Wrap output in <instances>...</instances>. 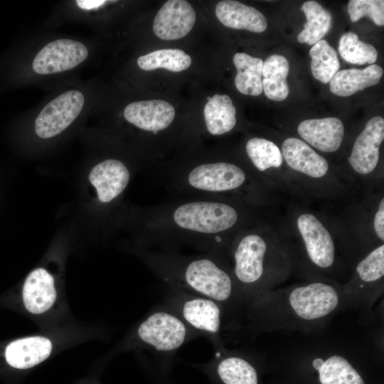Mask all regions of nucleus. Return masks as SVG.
<instances>
[{
  "label": "nucleus",
  "mask_w": 384,
  "mask_h": 384,
  "mask_svg": "<svg viewBox=\"0 0 384 384\" xmlns=\"http://www.w3.org/2000/svg\"><path fill=\"white\" fill-rule=\"evenodd\" d=\"M247 205L230 198L181 197L144 208L139 214V232L151 249L190 247L227 255L235 235L255 223Z\"/></svg>",
  "instance_id": "f257e3e1"
},
{
  "label": "nucleus",
  "mask_w": 384,
  "mask_h": 384,
  "mask_svg": "<svg viewBox=\"0 0 384 384\" xmlns=\"http://www.w3.org/2000/svg\"><path fill=\"white\" fill-rule=\"evenodd\" d=\"M342 309L341 284L323 280L274 289L246 306L252 328L259 331H313Z\"/></svg>",
  "instance_id": "f03ea898"
},
{
  "label": "nucleus",
  "mask_w": 384,
  "mask_h": 384,
  "mask_svg": "<svg viewBox=\"0 0 384 384\" xmlns=\"http://www.w3.org/2000/svg\"><path fill=\"white\" fill-rule=\"evenodd\" d=\"M143 260L169 287L210 298L225 309L244 306L227 255L203 252L186 255L176 251L144 250Z\"/></svg>",
  "instance_id": "7ed1b4c3"
},
{
  "label": "nucleus",
  "mask_w": 384,
  "mask_h": 384,
  "mask_svg": "<svg viewBox=\"0 0 384 384\" xmlns=\"http://www.w3.org/2000/svg\"><path fill=\"white\" fill-rule=\"evenodd\" d=\"M255 224V223H254ZM251 225L238 233L227 250L245 306L275 289L289 272L290 260L267 236Z\"/></svg>",
  "instance_id": "20e7f679"
},
{
  "label": "nucleus",
  "mask_w": 384,
  "mask_h": 384,
  "mask_svg": "<svg viewBox=\"0 0 384 384\" xmlns=\"http://www.w3.org/2000/svg\"><path fill=\"white\" fill-rule=\"evenodd\" d=\"M160 174L166 188L179 197L230 198L250 206L257 199L258 183L253 173L232 161H191Z\"/></svg>",
  "instance_id": "39448f33"
},
{
  "label": "nucleus",
  "mask_w": 384,
  "mask_h": 384,
  "mask_svg": "<svg viewBox=\"0 0 384 384\" xmlns=\"http://www.w3.org/2000/svg\"><path fill=\"white\" fill-rule=\"evenodd\" d=\"M362 348L348 341L322 339L294 348L310 361L320 384H366L351 361Z\"/></svg>",
  "instance_id": "423d86ee"
},
{
  "label": "nucleus",
  "mask_w": 384,
  "mask_h": 384,
  "mask_svg": "<svg viewBox=\"0 0 384 384\" xmlns=\"http://www.w3.org/2000/svg\"><path fill=\"white\" fill-rule=\"evenodd\" d=\"M297 228L302 240L300 262L306 270L308 280L331 282L327 276L336 270L337 255L329 230L311 213H303L297 217Z\"/></svg>",
  "instance_id": "0eeeda50"
},
{
  "label": "nucleus",
  "mask_w": 384,
  "mask_h": 384,
  "mask_svg": "<svg viewBox=\"0 0 384 384\" xmlns=\"http://www.w3.org/2000/svg\"><path fill=\"white\" fill-rule=\"evenodd\" d=\"M384 245L370 250L356 264L352 276L341 284L343 309L369 315L383 292Z\"/></svg>",
  "instance_id": "6e6552de"
},
{
  "label": "nucleus",
  "mask_w": 384,
  "mask_h": 384,
  "mask_svg": "<svg viewBox=\"0 0 384 384\" xmlns=\"http://www.w3.org/2000/svg\"><path fill=\"white\" fill-rule=\"evenodd\" d=\"M173 312L164 309L150 314L137 326L133 345L161 353L177 350L198 335Z\"/></svg>",
  "instance_id": "1a4fd4ad"
},
{
  "label": "nucleus",
  "mask_w": 384,
  "mask_h": 384,
  "mask_svg": "<svg viewBox=\"0 0 384 384\" xmlns=\"http://www.w3.org/2000/svg\"><path fill=\"white\" fill-rule=\"evenodd\" d=\"M164 309L178 316L199 334L216 337L221 329L225 308L203 296L169 287Z\"/></svg>",
  "instance_id": "9d476101"
},
{
  "label": "nucleus",
  "mask_w": 384,
  "mask_h": 384,
  "mask_svg": "<svg viewBox=\"0 0 384 384\" xmlns=\"http://www.w3.org/2000/svg\"><path fill=\"white\" fill-rule=\"evenodd\" d=\"M85 102L83 94L72 90L49 102L35 120V132L43 139L56 136L68 127L81 112Z\"/></svg>",
  "instance_id": "9b49d317"
},
{
  "label": "nucleus",
  "mask_w": 384,
  "mask_h": 384,
  "mask_svg": "<svg viewBox=\"0 0 384 384\" xmlns=\"http://www.w3.org/2000/svg\"><path fill=\"white\" fill-rule=\"evenodd\" d=\"M21 297L26 311L36 317L51 314L60 302L55 278L43 267L36 268L28 274L22 287Z\"/></svg>",
  "instance_id": "f8f14e48"
},
{
  "label": "nucleus",
  "mask_w": 384,
  "mask_h": 384,
  "mask_svg": "<svg viewBox=\"0 0 384 384\" xmlns=\"http://www.w3.org/2000/svg\"><path fill=\"white\" fill-rule=\"evenodd\" d=\"M88 56L87 47L81 42L61 38L47 43L32 63L34 72L48 75L75 68Z\"/></svg>",
  "instance_id": "ddd939ff"
},
{
  "label": "nucleus",
  "mask_w": 384,
  "mask_h": 384,
  "mask_svg": "<svg viewBox=\"0 0 384 384\" xmlns=\"http://www.w3.org/2000/svg\"><path fill=\"white\" fill-rule=\"evenodd\" d=\"M384 139V119L375 116L366 123L356 138L348 160L351 169L361 176L371 174L380 159V147Z\"/></svg>",
  "instance_id": "4468645a"
},
{
  "label": "nucleus",
  "mask_w": 384,
  "mask_h": 384,
  "mask_svg": "<svg viewBox=\"0 0 384 384\" xmlns=\"http://www.w3.org/2000/svg\"><path fill=\"white\" fill-rule=\"evenodd\" d=\"M58 340L50 335L28 336L11 341L4 349L9 366L16 369H28L46 360L58 348Z\"/></svg>",
  "instance_id": "2eb2a0df"
},
{
  "label": "nucleus",
  "mask_w": 384,
  "mask_h": 384,
  "mask_svg": "<svg viewBox=\"0 0 384 384\" xmlns=\"http://www.w3.org/2000/svg\"><path fill=\"white\" fill-rule=\"evenodd\" d=\"M196 18L195 10L188 1L169 0L163 4L156 14L153 31L160 39L177 40L191 31Z\"/></svg>",
  "instance_id": "dca6fc26"
},
{
  "label": "nucleus",
  "mask_w": 384,
  "mask_h": 384,
  "mask_svg": "<svg viewBox=\"0 0 384 384\" xmlns=\"http://www.w3.org/2000/svg\"><path fill=\"white\" fill-rule=\"evenodd\" d=\"M123 114L130 124L156 136L171 126L175 117V110L166 101L150 100L129 104Z\"/></svg>",
  "instance_id": "f3484780"
},
{
  "label": "nucleus",
  "mask_w": 384,
  "mask_h": 384,
  "mask_svg": "<svg viewBox=\"0 0 384 384\" xmlns=\"http://www.w3.org/2000/svg\"><path fill=\"white\" fill-rule=\"evenodd\" d=\"M130 178L128 166L116 159L100 162L89 174L90 182L95 188L97 198L102 203H110L119 198L128 186Z\"/></svg>",
  "instance_id": "a211bd4d"
},
{
  "label": "nucleus",
  "mask_w": 384,
  "mask_h": 384,
  "mask_svg": "<svg viewBox=\"0 0 384 384\" xmlns=\"http://www.w3.org/2000/svg\"><path fill=\"white\" fill-rule=\"evenodd\" d=\"M281 152L287 165L299 174L315 180L322 179L329 174L327 160L300 139H284Z\"/></svg>",
  "instance_id": "6ab92c4d"
},
{
  "label": "nucleus",
  "mask_w": 384,
  "mask_h": 384,
  "mask_svg": "<svg viewBox=\"0 0 384 384\" xmlns=\"http://www.w3.org/2000/svg\"><path fill=\"white\" fill-rule=\"evenodd\" d=\"M297 132L310 146L330 153L341 146L344 126L341 119L334 117L309 119L299 123Z\"/></svg>",
  "instance_id": "aec40b11"
},
{
  "label": "nucleus",
  "mask_w": 384,
  "mask_h": 384,
  "mask_svg": "<svg viewBox=\"0 0 384 384\" xmlns=\"http://www.w3.org/2000/svg\"><path fill=\"white\" fill-rule=\"evenodd\" d=\"M215 15L224 26L233 29L262 33L267 27V19L260 11L236 1H219Z\"/></svg>",
  "instance_id": "412c9836"
},
{
  "label": "nucleus",
  "mask_w": 384,
  "mask_h": 384,
  "mask_svg": "<svg viewBox=\"0 0 384 384\" xmlns=\"http://www.w3.org/2000/svg\"><path fill=\"white\" fill-rule=\"evenodd\" d=\"M383 74V68L376 64L361 69H345L338 71L330 83L331 92L340 97H348L377 85Z\"/></svg>",
  "instance_id": "4be33fe9"
},
{
  "label": "nucleus",
  "mask_w": 384,
  "mask_h": 384,
  "mask_svg": "<svg viewBox=\"0 0 384 384\" xmlns=\"http://www.w3.org/2000/svg\"><path fill=\"white\" fill-rule=\"evenodd\" d=\"M203 110L206 129L213 136L230 132L236 124V110L227 95L215 94L207 97Z\"/></svg>",
  "instance_id": "5701e85b"
},
{
  "label": "nucleus",
  "mask_w": 384,
  "mask_h": 384,
  "mask_svg": "<svg viewBox=\"0 0 384 384\" xmlns=\"http://www.w3.org/2000/svg\"><path fill=\"white\" fill-rule=\"evenodd\" d=\"M216 358L218 375L224 384H258L255 368L233 351H220Z\"/></svg>",
  "instance_id": "b1692460"
},
{
  "label": "nucleus",
  "mask_w": 384,
  "mask_h": 384,
  "mask_svg": "<svg viewBox=\"0 0 384 384\" xmlns=\"http://www.w3.org/2000/svg\"><path fill=\"white\" fill-rule=\"evenodd\" d=\"M289 71V62L281 55H272L263 63L262 90L269 99L282 101L287 97L289 92L287 82Z\"/></svg>",
  "instance_id": "393cba45"
},
{
  "label": "nucleus",
  "mask_w": 384,
  "mask_h": 384,
  "mask_svg": "<svg viewBox=\"0 0 384 384\" xmlns=\"http://www.w3.org/2000/svg\"><path fill=\"white\" fill-rule=\"evenodd\" d=\"M245 152L255 170V178L267 176L274 169H280L283 156L278 146L273 142L261 137H252L245 144Z\"/></svg>",
  "instance_id": "a878e982"
},
{
  "label": "nucleus",
  "mask_w": 384,
  "mask_h": 384,
  "mask_svg": "<svg viewBox=\"0 0 384 384\" xmlns=\"http://www.w3.org/2000/svg\"><path fill=\"white\" fill-rule=\"evenodd\" d=\"M263 61L245 53H238L233 57L237 69L235 84L244 95L257 96L262 92V70Z\"/></svg>",
  "instance_id": "bb28decb"
},
{
  "label": "nucleus",
  "mask_w": 384,
  "mask_h": 384,
  "mask_svg": "<svg viewBox=\"0 0 384 384\" xmlns=\"http://www.w3.org/2000/svg\"><path fill=\"white\" fill-rule=\"evenodd\" d=\"M304 13L306 22L304 30L297 36L301 43L314 45L328 33L331 25V15L322 6L315 1H305L301 7Z\"/></svg>",
  "instance_id": "cd10ccee"
},
{
  "label": "nucleus",
  "mask_w": 384,
  "mask_h": 384,
  "mask_svg": "<svg viewBox=\"0 0 384 384\" xmlns=\"http://www.w3.org/2000/svg\"><path fill=\"white\" fill-rule=\"evenodd\" d=\"M191 62L189 55L176 48L156 50L137 59L139 67L145 71L164 68L171 72H181L188 68Z\"/></svg>",
  "instance_id": "c85d7f7f"
},
{
  "label": "nucleus",
  "mask_w": 384,
  "mask_h": 384,
  "mask_svg": "<svg viewBox=\"0 0 384 384\" xmlns=\"http://www.w3.org/2000/svg\"><path fill=\"white\" fill-rule=\"evenodd\" d=\"M311 70L314 78L328 83L338 71L340 63L336 50L324 39L313 45L309 50Z\"/></svg>",
  "instance_id": "c756f323"
},
{
  "label": "nucleus",
  "mask_w": 384,
  "mask_h": 384,
  "mask_svg": "<svg viewBox=\"0 0 384 384\" xmlns=\"http://www.w3.org/2000/svg\"><path fill=\"white\" fill-rule=\"evenodd\" d=\"M338 51L343 60L352 64L373 65L378 58L375 48L370 43L360 41L358 35L353 32H347L342 35Z\"/></svg>",
  "instance_id": "7c9ffc66"
},
{
  "label": "nucleus",
  "mask_w": 384,
  "mask_h": 384,
  "mask_svg": "<svg viewBox=\"0 0 384 384\" xmlns=\"http://www.w3.org/2000/svg\"><path fill=\"white\" fill-rule=\"evenodd\" d=\"M348 11L352 22L368 16L379 26L384 25V1L383 0H351Z\"/></svg>",
  "instance_id": "2f4dec72"
},
{
  "label": "nucleus",
  "mask_w": 384,
  "mask_h": 384,
  "mask_svg": "<svg viewBox=\"0 0 384 384\" xmlns=\"http://www.w3.org/2000/svg\"><path fill=\"white\" fill-rule=\"evenodd\" d=\"M373 230L375 235L381 242L384 241V198L379 202L373 218Z\"/></svg>",
  "instance_id": "473e14b6"
},
{
  "label": "nucleus",
  "mask_w": 384,
  "mask_h": 384,
  "mask_svg": "<svg viewBox=\"0 0 384 384\" xmlns=\"http://www.w3.org/2000/svg\"><path fill=\"white\" fill-rule=\"evenodd\" d=\"M105 1L101 0H78L77 5L85 10L96 9L102 6Z\"/></svg>",
  "instance_id": "72a5a7b5"
}]
</instances>
